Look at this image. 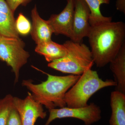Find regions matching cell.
Listing matches in <instances>:
<instances>
[{
	"instance_id": "1",
	"label": "cell",
	"mask_w": 125,
	"mask_h": 125,
	"mask_svg": "<svg viewBox=\"0 0 125 125\" xmlns=\"http://www.w3.org/2000/svg\"><path fill=\"white\" fill-rule=\"evenodd\" d=\"M87 37L94 62L97 67H104L114 59L125 43V23L111 21L91 26Z\"/></svg>"
},
{
	"instance_id": "2",
	"label": "cell",
	"mask_w": 125,
	"mask_h": 125,
	"mask_svg": "<svg viewBox=\"0 0 125 125\" xmlns=\"http://www.w3.org/2000/svg\"><path fill=\"white\" fill-rule=\"evenodd\" d=\"M47 80L34 84L31 80H23L22 84L31 92L34 100L48 109L66 106V94L76 83L81 75L70 74L56 76L47 73Z\"/></svg>"
},
{
	"instance_id": "3",
	"label": "cell",
	"mask_w": 125,
	"mask_h": 125,
	"mask_svg": "<svg viewBox=\"0 0 125 125\" xmlns=\"http://www.w3.org/2000/svg\"><path fill=\"white\" fill-rule=\"evenodd\" d=\"M116 83L112 79L104 80L97 72L91 69L84 72L76 83L66 94L64 101L66 106L78 108L86 106L91 97L99 90L106 87L115 86Z\"/></svg>"
},
{
	"instance_id": "4",
	"label": "cell",
	"mask_w": 125,
	"mask_h": 125,
	"mask_svg": "<svg viewBox=\"0 0 125 125\" xmlns=\"http://www.w3.org/2000/svg\"><path fill=\"white\" fill-rule=\"evenodd\" d=\"M63 44L67 51L65 55L49 62L48 67L64 73L79 75L92 69L94 62L91 51L87 45L71 40Z\"/></svg>"
},
{
	"instance_id": "5",
	"label": "cell",
	"mask_w": 125,
	"mask_h": 125,
	"mask_svg": "<svg viewBox=\"0 0 125 125\" xmlns=\"http://www.w3.org/2000/svg\"><path fill=\"white\" fill-rule=\"evenodd\" d=\"M19 38L1 37L0 39V60L10 66L15 75L14 83L18 82L21 67L27 64L30 54Z\"/></svg>"
},
{
	"instance_id": "6",
	"label": "cell",
	"mask_w": 125,
	"mask_h": 125,
	"mask_svg": "<svg viewBox=\"0 0 125 125\" xmlns=\"http://www.w3.org/2000/svg\"><path fill=\"white\" fill-rule=\"evenodd\" d=\"M49 115L44 125H49L56 119L65 118H77L83 121L85 125H92L100 120L101 108L94 103L83 107L69 108L67 106L49 109Z\"/></svg>"
},
{
	"instance_id": "7",
	"label": "cell",
	"mask_w": 125,
	"mask_h": 125,
	"mask_svg": "<svg viewBox=\"0 0 125 125\" xmlns=\"http://www.w3.org/2000/svg\"><path fill=\"white\" fill-rule=\"evenodd\" d=\"M14 104L19 114L22 125H34L38 118L44 119L47 116L42 105L34 99L30 92L24 99L14 97Z\"/></svg>"
},
{
	"instance_id": "8",
	"label": "cell",
	"mask_w": 125,
	"mask_h": 125,
	"mask_svg": "<svg viewBox=\"0 0 125 125\" xmlns=\"http://www.w3.org/2000/svg\"><path fill=\"white\" fill-rule=\"evenodd\" d=\"M90 11L84 0H75L73 34L71 40L81 42L88 37L91 26L89 22Z\"/></svg>"
},
{
	"instance_id": "9",
	"label": "cell",
	"mask_w": 125,
	"mask_h": 125,
	"mask_svg": "<svg viewBox=\"0 0 125 125\" xmlns=\"http://www.w3.org/2000/svg\"><path fill=\"white\" fill-rule=\"evenodd\" d=\"M75 0H67L65 7L60 13L52 14L47 20L53 33L62 34L71 39L73 31Z\"/></svg>"
},
{
	"instance_id": "10",
	"label": "cell",
	"mask_w": 125,
	"mask_h": 125,
	"mask_svg": "<svg viewBox=\"0 0 125 125\" xmlns=\"http://www.w3.org/2000/svg\"><path fill=\"white\" fill-rule=\"evenodd\" d=\"M31 16L32 24L30 32L37 45L52 40V30L47 21L40 17L36 6L31 10Z\"/></svg>"
},
{
	"instance_id": "11",
	"label": "cell",
	"mask_w": 125,
	"mask_h": 125,
	"mask_svg": "<svg viewBox=\"0 0 125 125\" xmlns=\"http://www.w3.org/2000/svg\"><path fill=\"white\" fill-rule=\"evenodd\" d=\"M14 13L5 0H0V36L5 37H19L15 27Z\"/></svg>"
},
{
	"instance_id": "12",
	"label": "cell",
	"mask_w": 125,
	"mask_h": 125,
	"mask_svg": "<svg viewBox=\"0 0 125 125\" xmlns=\"http://www.w3.org/2000/svg\"><path fill=\"white\" fill-rule=\"evenodd\" d=\"M109 63L116 83L115 90L125 94V43Z\"/></svg>"
},
{
	"instance_id": "13",
	"label": "cell",
	"mask_w": 125,
	"mask_h": 125,
	"mask_svg": "<svg viewBox=\"0 0 125 125\" xmlns=\"http://www.w3.org/2000/svg\"><path fill=\"white\" fill-rule=\"evenodd\" d=\"M112 113L109 125H125V94L117 90L110 97Z\"/></svg>"
},
{
	"instance_id": "14",
	"label": "cell",
	"mask_w": 125,
	"mask_h": 125,
	"mask_svg": "<svg viewBox=\"0 0 125 125\" xmlns=\"http://www.w3.org/2000/svg\"><path fill=\"white\" fill-rule=\"evenodd\" d=\"M35 51L43 56L46 61L49 62L64 57L67 52L64 44H58L52 40L37 45Z\"/></svg>"
},
{
	"instance_id": "15",
	"label": "cell",
	"mask_w": 125,
	"mask_h": 125,
	"mask_svg": "<svg viewBox=\"0 0 125 125\" xmlns=\"http://www.w3.org/2000/svg\"><path fill=\"white\" fill-rule=\"evenodd\" d=\"M90 11L89 22L91 26H95L102 23L112 21L111 17L104 16L100 10L103 4H109L110 0H84Z\"/></svg>"
},
{
	"instance_id": "16",
	"label": "cell",
	"mask_w": 125,
	"mask_h": 125,
	"mask_svg": "<svg viewBox=\"0 0 125 125\" xmlns=\"http://www.w3.org/2000/svg\"><path fill=\"white\" fill-rule=\"evenodd\" d=\"M14 107V97L8 94L0 99V125H6L11 110Z\"/></svg>"
},
{
	"instance_id": "17",
	"label": "cell",
	"mask_w": 125,
	"mask_h": 125,
	"mask_svg": "<svg viewBox=\"0 0 125 125\" xmlns=\"http://www.w3.org/2000/svg\"><path fill=\"white\" fill-rule=\"evenodd\" d=\"M15 27L18 33L23 36L28 35L31 32V23L22 13H20L15 20Z\"/></svg>"
},
{
	"instance_id": "18",
	"label": "cell",
	"mask_w": 125,
	"mask_h": 125,
	"mask_svg": "<svg viewBox=\"0 0 125 125\" xmlns=\"http://www.w3.org/2000/svg\"><path fill=\"white\" fill-rule=\"evenodd\" d=\"M6 125H22L19 114L15 107L10 112Z\"/></svg>"
},
{
	"instance_id": "19",
	"label": "cell",
	"mask_w": 125,
	"mask_h": 125,
	"mask_svg": "<svg viewBox=\"0 0 125 125\" xmlns=\"http://www.w3.org/2000/svg\"><path fill=\"white\" fill-rule=\"evenodd\" d=\"M31 0H6V1L9 7L14 13L20 5H26Z\"/></svg>"
},
{
	"instance_id": "20",
	"label": "cell",
	"mask_w": 125,
	"mask_h": 125,
	"mask_svg": "<svg viewBox=\"0 0 125 125\" xmlns=\"http://www.w3.org/2000/svg\"><path fill=\"white\" fill-rule=\"evenodd\" d=\"M116 7L117 10L125 13V0H116Z\"/></svg>"
},
{
	"instance_id": "21",
	"label": "cell",
	"mask_w": 125,
	"mask_h": 125,
	"mask_svg": "<svg viewBox=\"0 0 125 125\" xmlns=\"http://www.w3.org/2000/svg\"><path fill=\"white\" fill-rule=\"evenodd\" d=\"M1 37L0 36V39L1 38Z\"/></svg>"
}]
</instances>
